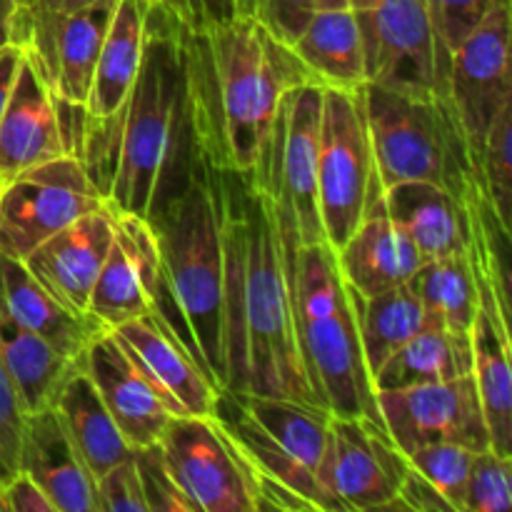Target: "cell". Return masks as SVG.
Returning a JSON list of instances; mask_svg holds the SVG:
<instances>
[{
	"instance_id": "cell-1",
	"label": "cell",
	"mask_w": 512,
	"mask_h": 512,
	"mask_svg": "<svg viewBox=\"0 0 512 512\" xmlns=\"http://www.w3.org/2000/svg\"><path fill=\"white\" fill-rule=\"evenodd\" d=\"M210 170L223 218L225 390L320 405L298 353L290 273L270 198L230 170Z\"/></svg>"
},
{
	"instance_id": "cell-2",
	"label": "cell",
	"mask_w": 512,
	"mask_h": 512,
	"mask_svg": "<svg viewBox=\"0 0 512 512\" xmlns=\"http://www.w3.org/2000/svg\"><path fill=\"white\" fill-rule=\"evenodd\" d=\"M185 68L188 143L210 165L263 193L280 100L315 78L253 15H233L208 33L188 35Z\"/></svg>"
},
{
	"instance_id": "cell-3",
	"label": "cell",
	"mask_w": 512,
	"mask_h": 512,
	"mask_svg": "<svg viewBox=\"0 0 512 512\" xmlns=\"http://www.w3.org/2000/svg\"><path fill=\"white\" fill-rule=\"evenodd\" d=\"M188 30L153 3L143 65L123 108L88 113L83 165L98 185H110L108 205L150 220L160 190L188 140Z\"/></svg>"
},
{
	"instance_id": "cell-4",
	"label": "cell",
	"mask_w": 512,
	"mask_h": 512,
	"mask_svg": "<svg viewBox=\"0 0 512 512\" xmlns=\"http://www.w3.org/2000/svg\"><path fill=\"white\" fill-rule=\"evenodd\" d=\"M160 258L153 313L173 330L215 388H228L225 358V250L210 163L190 145L185 185L150 215Z\"/></svg>"
},
{
	"instance_id": "cell-5",
	"label": "cell",
	"mask_w": 512,
	"mask_h": 512,
	"mask_svg": "<svg viewBox=\"0 0 512 512\" xmlns=\"http://www.w3.org/2000/svg\"><path fill=\"white\" fill-rule=\"evenodd\" d=\"M270 205L290 273L295 340L315 400L335 418L383 425L335 250L325 240L300 245L293 213Z\"/></svg>"
},
{
	"instance_id": "cell-6",
	"label": "cell",
	"mask_w": 512,
	"mask_h": 512,
	"mask_svg": "<svg viewBox=\"0 0 512 512\" xmlns=\"http://www.w3.org/2000/svg\"><path fill=\"white\" fill-rule=\"evenodd\" d=\"M363 98L383 188L410 180L433 183L463 205L488 195L480 160L448 98H410L373 83H365Z\"/></svg>"
},
{
	"instance_id": "cell-7",
	"label": "cell",
	"mask_w": 512,
	"mask_h": 512,
	"mask_svg": "<svg viewBox=\"0 0 512 512\" xmlns=\"http://www.w3.org/2000/svg\"><path fill=\"white\" fill-rule=\"evenodd\" d=\"M363 88L323 90L318 208L325 243L333 250L353 235L375 190L383 188L375 168Z\"/></svg>"
},
{
	"instance_id": "cell-8",
	"label": "cell",
	"mask_w": 512,
	"mask_h": 512,
	"mask_svg": "<svg viewBox=\"0 0 512 512\" xmlns=\"http://www.w3.org/2000/svg\"><path fill=\"white\" fill-rule=\"evenodd\" d=\"M103 205L105 198L70 155L35 165L0 188V253L23 260Z\"/></svg>"
},
{
	"instance_id": "cell-9",
	"label": "cell",
	"mask_w": 512,
	"mask_h": 512,
	"mask_svg": "<svg viewBox=\"0 0 512 512\" xmlns=\"http://www.w3.org/2000/svg\"><path fill=\"white\" fill-rule=\"evenodd\" d=\"M320 83L295 85L280 100L270 135L263 193L293 213L300 245L323 243L318 208V153L323 118Z\"/></svg>"
},
{
	"instance_id": "cell-10",
	"label": "cell",
	"mask_w": 512,
	"mask_h": 512,
	"mask_svg": "<svg viewBox=\"0 0 512 512\" xmlns=\"http://www.w3.org/2000/svg\"><path fill=\"white\" fill-rule=\"evenodd\" d=\"M160 450L195 512H255V470L213 418H170Z\"/></svg>"
},
{
	"instance_id": "cell-11",
	"label": "cell",
	"mask_w": 512,
	"mask_h": 512,
	"mask_svg": "<svg viewBox=\"0 0 512 512\" xmlns=\"http://www.w3.org/2000/svg\"><path fill=\"white\" fill-rule=\"evenodd\" d=\"M375 398L383 428L405 455L430 443H458L478 453L493 448L473 375L380 390Z\"/></svg>"
},
{
	"instance_id": "cell-12",
	"label": "cell",
	"mask_w": 512,
	"mask_h": 512,
	"mask_svg": "<svg viewBox=\"0 0 512 512\" xmlns=\"http://www.w3.org/2000/svg\"><path fill=\"white\" fill-rule=\"evenodd\" d=\"M445 98L480 160L495 115L512 100L510 0H495L478 28L458 45L450 60Z\"/></svg>"
},
{
	"instance_id": "cell-13",
	"label": "cell",
	"mask_w": 512,
	"mask_h": 512,
	"mask_svg": "<svg viewBox=\"0 0 512 512\" xmlns=\"http://www.w3.org/2000/svg\"><path fill=\"white\" fill-rule=\"evenodd\" d=\"M355 18L368 83L410 98L440 95L433 28L420 0H380Z\"/></svg>"
},
{
	"instance_id": "cell-14",
	"label": "cell",
	"mask_w": 512,
	"mask_h": 512,
	"mask_svg": "<svg viewBox=\"0 0 512 512\" xmlns=\"http://www.w3.org/2000/svg\"><path fill=\"white\" fill-rule=\"evenodd\" d=\"M410 468L383 425L333 415V493L345 512L398 510L400 483Z\"/></svg>"
},
{
	"instance_id": "cell-15",
	"label": "cell",
	"mask_w": 512,
	"mask_h": 512,
	"mask_svg": "<svg viewBox=\"0 0 512 512\" xmlns=\"http://www.w3.org/2000/svg\"><path fill=\"white\" fill-rule=\"evenodd\" d=\"M113 213L115 238L88 303V318L100 330H115L153 313L160 288L158 243L150 223L118 210Z\"/></svg>"
},
{
	"instance_id": "cell-16",
	"label": "cell",
	"mask_w": 512,
	"mask_h": 512,
	"mask_svg": "<svg viewBox=\"0 0 512 512\" xmlns=\"http://www.w3.org/2000/svg\"><path fill=\"white\" fill-rule=\"evenodd\" d=\"M115 238V213L108 203L83 215L25 255L33 278L73 315L88 318V303Z\"/></svg>"
},
{
	"instance_id": "cell-17",
	"label": "cell",
	"mask_w": 512,
	"mask_h": 512,
	"mask_svg": "<svg viewBox=\"0 0 512 512\" xmlns=\"http://www.w3.org/2000/svg\"><path fill=\"white\" fill-rule=\"evenodd\" d=\"M110 333L163 395L175 418H213L218 388L158 315L128 320Z\"/></svg>"
},
{
	"instance_id": "cell-18",
	"label": "cell",
	"mask_w": 512,
	"mask_h": 512,
	"mask_svg": "<svg viewBox=\"0 0 512 512\" xmlns=\"http://www.w3.org/2000/svg\"><path fill=\"white\" fill-rule=\"evenodd\" d=\"M83 365L130 448L160 443L173 410L110 330L90 340Z\"/></svg>"
},
{
	"instance_id": "cell-19",
	"label": "cell",
	"mask_w": 512,
	"mask_h": 512,
	"mask_svg": "<svg viewBox=\"0 0 512 512\" xmlns=\"http://www.w3.org/2000/svg\"><path fill=\"white\" fill-rule=\"evenodd\" d=\"M118 5L103 3L68 15H33L30 50L58 98L85 105L105 33Z\"/></svg>"
},
{
	"instance_id": "cell-20",
	"label": "cell",
	"mask_w": 512,
	"mask_h": 512,
	"mask_svg": "<svg viewBox=\"0 0 512 512\" xmlns=\"http://www.w3.org/2000/svg\"><path fill=\"white\" fill-rule=\"evenodd\" d=\"M60 155L65 153L60 143L55 93L28 45L0 115V188L25 170Z\"/></svg>"
},
{
	"instance_id": "cell-21",
	"label": "cell",
	"mask_w": 512,
	"mask_h": 512,
	"mask_svg": "<svg viewBox=\"0 0 512 512\" xmlns=\"http://www.w3.org/2000/svg\"><path fill=\"white\" fill-rule=\"evenodd\" d=\"M338 268L348 288L360 295H378L410 283L425 258L413 240L395 225L378 188L365 208L363 220L348 240L335 250Z\"/></svg>"
},
{
	"instance_id": "cell-22",
	"label": "cell",
	"mask_w": 512,
	"mask_h": 512,
	"mask_svg": "<svg viewBox=\"0 0 512 512\" xmlns=\"http://www.w3.org/2000/svg\"><path fill=\"white\" fill-rule=\"evenodd\" d=\"M18 470L43 488L58 512H98L95 478L75 455L53 408L23 418Z\"/></svg>"
},
{
	"instance_id": "cell-23",
	"label": "cell",
	"mask_w": 512,
	"mask_h": 512,
	"mask_svg": "<svg viewBox=\"0 0 512 512\" xmlns=\"http://www.w3.org/2000/svg\"><path fill=\"white\" fill-rule=\"evenodd\" d=\"M250 418L308 473L318 478L325 493L335 500L340 512L343 505L333 493V413L320 405L298 403L290 398H270V395H238Z\"/></svg>"
},
{
	"instance_id": "cell-24",
	"label": "cell",
	"mask_w": 512,
	"mask_h": 512,
	"mask_svg": "<svg viewBox=\"0 0 512 512\" xmlns=\"http://www.w3.org/2000/svg\"><path fill=\"white\" fill-rule=\"evenodd\" d=\"M53 410L63 425L65 435H68L70 445H73L75 455L95 480L108 473L113 465L123 463L125 458L133 455V448L118 430L113 415L105 408L103 398L95 388L93 378L85 370L83 355L60 388Z\"/></svg>"
},
{
	"instance_id": "cell-25",
	"label": "cell",
	"mask_w": 512,
	"mask_h": 512,
	"mask_svg": "<svg viewBox=\"0 0 512 512\" xmlns=\"http://www.w3.org/2000/svg\"><path fill=\"white\" fill-rule=\"evenodd\" d=\"M385 190L390 218L413 240L425 260L463 255L468 248V213L455 195L433 183H398Z\"/></svg>"
},
{
	"instance_id": "cell-26",
	"label": "cell",
	"mask_w": 512,
	"mask_h": 512,
	"mask_svg": "<svg viewBox=\"0 0 512 512\" xmlns=\"http://www.w3.org/2000/svg\"><path fill=\"white\" fill-rule=\"evenodd\" d=\"M0 308L70 358H80L90 340L103 333L90 318H80L63 308L33 278L23 260L3 253H0Z\"/></svg>"
},
{
	"instance_id": "cell-27",
	"label": "cell",
	"mask_w": 512,
	"mask_h": 512,
	"mask_svg": "<svg viewBox=\"0 0 512 512\" xmlns=\"http://www.w3.org/2000/svg\"><path fill=\"white\" fill-rule=\"evenodd\" d=\"M150 8L153 0H118L115 5L85 103L90 115H113L128 100L143 65Z\"/></svg>"
},
{
	"instance_id": "cell-28",
	"label": "cell",
	"mask_w": 512,
	"mask_h": 512,
	"mask_svg": "<svg viewBox=\"0 0 512 512\" xmlns=\"http://www.w3.org/2000/svg\"><path fill=\"white\" fill-rule=\"evenodd\" d=\"M78 360L60 353L48 340L20 325L0 308V363L13 380L25 415L53 408L60 388Z\"/></svg>"
},
{
	"instance_id": "cell-29",
	"label": "cell",
	"mask_w": 512,
	"mask_h": 512,
	"mask_svg": "<svg viewBox=\"0 0 512 512\" xmlns=\"http://www.w3.org/2000/svg\"><path fill=\"white\" fill-rule=\"evenodd\" d=\"M293 53L325 88L360 90L368 83L360 25L350 8L315 10Z\"/></svg>"
},
{
	"instance_id": "cell-30",
	"label": "cell",
	"mask_w": 512,
	"mask_h": 512,
	"mask_svg": "<svg viewBox=\"0 0 512 512\" xmlns=\"http://www.w3.org/2000/svg\"><path fill=\"white\" fill-rule=\"evenodd\" d=\"M213 420L225 430L235 448L243 453V458L253 465L258 473L268 475V478L278 480V483L288 485L298 495H303L308 503L318 512H340L335 500L325 493L323 485L318 483L313 473L295 463L258 423L248 415V410L240 405L235 393L230 390H218L215 398Z\"/></svg>"
},
{
	"instance_id": "cell-31",
	"label": "cell",
	"mask_w": 512,
	"mask_h": 512,
	"mask_svg": "<svg viewBox=\"0 0 512 512\" xmlns=\"http://www.w3.org/2000/svg\"><path fill=\"white\" fill-rule=\"evenodd\" d=\"M348 298L353 305L360 348L370 378H375L390 355L403 348L420 330L438 325L423 308L410 283L378 295H360L358 290L348 288Z\"/></svg>"
},
{
	"instance_id": "cell-32",
	"label": "cell",
	"mask_w": 512,
	"mask_h": 512,
	"mask_svg": "<svg viewBox=\"0 0 512 512\" xmlns=\"http://www.w3.org/2000/svg\"><path fill=\"white\" fill-rule=\"evenodd\" d=\"M473 375V338L470 333L430 325L395 350L373 378L375 393L413 385L445 383Z\"/></svg>"
},
{
	"instance_id": "cell-33",
	"label": "cell",
	"mask_w": 512,
	"mask_h": 512,
	"mask_svg": "<svg viewBox=\"0 0 512 512\" xmlns=\"http://www.w3.org/2000/svg\"><path fill=\"white\" fill-rule=\"evenodd\" d=\"M473 378L488 423L493 450L512 455V338L510 328L495 323L478 308L473 330Z\"/></svg>"
},
{
	"instance_id": "cell-34",
	"label": "cell",
	"mask_w": 512,
	"mask_h": 512,
	"mask_svg": "<svg viewBox=\"0 0 512 512\" xmlns=\"http://www.w3.org/2000/svg\"><path fill=\"white\" fill-rule=\"evenodd\" d=\"M410 288L440 328L470 333L478 315L480 298L468 255L425 260L410 280Z\"/></svg>"
},
{
	"instance_id": "cell-35",
	"label": "cell",
	"mask_w": 512,
	"mask_h": 512,
	"mask_svg": "<svg viewBox=\"0 0 512 512\" xmlns=\"http://www.w3.org/2000/svg\"><path fill=\"white\" fill-rule=\"evenodd\" d=\"M420 5L428 15L430 28H433L438 93L445 98L450 60H453L455 50L478 28L480 20L495 5V0H420Z\"/></svg>"
},
{
	"instance_id": "cell-36",
	"label": "cell",
	"mask_w": 512,
	"mask_h": 512,
	"mask_svg": "<svg viewBox=\"0 0 512 512\" xmlns=\"http://www.w3.org/2000/svg\"><path fill=\"white\" fill-rule=\"evenodd\" d=\"M480 170L500 228L510 235L512 213V100L500 108L480 153Z\"/></svg>"
},
{
	"instance_id": "cell-37",
	"label": "cell",
	"mask_w": 512,
	"mask_h": 512,
	"mask_svg": "<svg viewBox=\"0 0 512 512\" xmlns=\"http://www.w3.org/2000/svg\"><path fill=\"white\" fill-rule=\"evenodd\" d=\"M475 455H478V450L458 443H430L413 450L405 458L453 503L455 510L463 512L465 488H468Z\"/></svg>"
},
{
	"instance_id": "cell-38",
	"label": "cell",
	"mask_w": 512,
	"mask_h": 512,
	"mask_svg": "<svg viewBox=\"0 0 512 512\" xmlns=\"http://www.w3.org/2000/svg\"><path fill=\"white\" fill-rule=\"evenodd\" d=\"M512 508V455L480 450L473 460L463 512H508Z\"/></svg>"
},
{
	"instance_id": "cell-39",
	"label": "cell",
	"mask_w": 512,
	"mask_h": 512,
	"mask_svg": "<svg viewBox=\"0 0 512 512\" xmlns=\"http://www.w3.org/2000/svg\"><path fill=\"white\" fill-rule=\"evenodd\" d=\"M133 463L138 470L140 490L148 503V512H195V505L185 498L180 485L175 483L160 443L135 448Z\"/></svg>"
},
{
	"instance_id": "cell-40",
	"label": "cell",
	"mask_w": 512,
	"mask_h": 512,
	"mask_svg": "<svg viewBox=\"0 0 512 512\" xmlns=\"http://www.w3.org/2000/svg\"><path fill=\"white\" fill-rule=\"evenodd\" d=\"M98 512H148L133 455L95 480Z\"/></svg>"
},
{
	"instance_id": "cell-41",
	"label": "cell",
	"mask_w": 512,
	"mask_h": 512,
	"mask_svg": "<svg viewBox=\"0 0 512 512\" xmlns=\"http://www.w3.org/2000/svg\"><path fill=\"white\" fill-rule=\"evenodd\" d=\"M23 408L13 380L0 363V488L20 468V438H23Z\"/></svg>"
},
{
	"instance_id": "cell-42",
	"label": "cell",
	"mask_w": 512,
	"mask_h": 512,
	"mask_svg": "<svg viewBox=\"0 0 512 512\" xmlns=\"http://www.w3.org/2000/svg\"><path fill=\"white\" fill-rule=\"evenodd\" d=\"M313 13L315 0H250V15L290 48L310 23Z\"/></svg>"
},
{
	"instance_id": "cell-43",
	"label": "cell",
	"mask_w": 512,
	"mask_h": 512,
	"mask_svg": "<svg viewBox=\"0 0 512 512\" xmlns=\"http://www.w3.org/2000/svg\"><path fill=\"white\" fill-rule=\"evenodd\" d=\"M0 512H58L53 500L25 470L10 475L0 488Z\"/></svg>"
},
{
	"instance_id": "cell-44",
	"label": "cell",
	"mask_w": 512,
	"mask_h": 512,
	"mask_svg": "<svg viewBox=\"0 0 512 512\" xmlns=\"http://www.w3.org/2000/svg\"><path fill=\"white\" fill-rule=\"evenodd\" d=\"M398 510H408V512H458L453 508L448 498L425 478L423 473L410 465L405 470V478L400 483V493H398Z\"/></svg>"
},
{
	"instance_id": "cell-45",
	"label": "cell",
	"mask_w": 512,
	"mask_h": 512,
	"mask_svg": "<svg viewBox=\"0 0 512 512\" xmlns=\"http://www.w3.org/2000/svg\"><path fill=\"white\" fill-rule=\"evenodd\" d=\"M153 3L173 15L190 35H203L215 23H223L218 0H153Z\"/></svg>"
},
{
	"instance_id": "cell-46",
	"label": "cell",
	"mask_w": 512,
	"mask_h": 512,
	"mask_svg": "<svg viewBox=\"0 0 512 512\" xmlns=\"http://www.w3.org/2000/svg\"><path fill=\"white\" fill-rule=\"evenodd\" d=\"M33 15L23 0H0V50L8 45H30Z\"/></svg>"
},
{
	"instance_id": "cell-47",
	"label": "cell",
	"mask_w": 512,
	"mask_h": 512,
	"mask_svg": "<svg viewBox=\"0 0 512 512\" xmlns=\"http://www.w3.org/2000/svg\"><path fill=\"white\" fill-rule=\"evenodd\" d=\"M25 48L28 45H8V48L0 50V115H3L5 103H8L15 78H18Z\"/></svg>"
},
{
	"instance_id": "cell-48",
	"label": "cell",
	"mask_w": 512,
	"mask_h": 512,
	"mask_svg": "<svg viewBox=\"0 0 512 512\" xmlns=\"http://www.w3.org/2000/svg\"><path fill=\"white\" fill-rule=\"evenodd\" d=\"M103 3H115V0H35L30 10L38 15H68Z\"/></svg>"
},
{
	"instance_id": "cell-49",
	"label": "cell",
	"mask_w": 512,
	"mask_h": 512,
	"mask_svg": "<svg viewBox=\"0 0 512 512\" xmlns=\"http://www.w3.org/2000/svg\"><path fill=\"white\" fill-rule=\"evenodd\" d=\"M218 8L223 20L233 18V15H250V0H218Z\"/></svg>"
},
{
	"instance_id": "cell-50",
	"label": "cell",
	"mask_w": 512,
	"mask_h": 512,
	"mask_svg": "<svg viewBox=\"0 0 512 512\" xmlns=\"http://www.w3.org/2000/svg\"><path fill=\"white\" fill-rule=\"evenodd\" d=\"M380 0H348V8L353 10V13H360V10H370L373 5H378Z\"/></svg>"
},
{
	"instance_id": "cell-51",
	"label": "cell",
	"mask_w": 512,
	"mask_h": 512,
	"mask_svg": "<svg viewBox=\"0 0 512 512\" xmlns=\"http://www.w3.org/2000/svg\"><path fill=\"white\" fill-rule=\"evenodd\" d=\"M23 3H28V5H33V3H35V0H23Z\"/></svg>"
}]
</instances>
